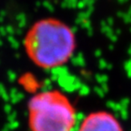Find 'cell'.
Segmentation results:
<instances>
[{"mask_svg": "<svg viewBox=\"0 0 131 131\" xmlns=\"http://www.w3.org/2000/svg\"><path fill=\"white\" fill-rule=\"evenodd\" d=\"M78 131H123V128L112 114L97 111L85 117Z\"/></svg>", "mask_w": 131, "mask_h": 131, "instance_id": "cell-3", "label": "cell"}, {"mask_svg": "<svg viewBox=\"0 0 131 131\" xmlns=\"http://www.w3.org/2000/svg\"><path fill=\"white\" fill-rule=\"evenodd\" d=\"M76 47L73 31L64 22L54 18L33 25L25 38V48L35 65L50 69L64 65Z\"/></svg>", "mask_w": 131, "mask_h": 131, "instance_id": "cell-1", "label": "cell"}, {"mask_svg": "<svg viewBox=\"0 0 131 131\" xmlns=\"http://www.w3.org/2000/svg\"><path fill=\"white\" fill-rule=\"evenodd\" d=\"M76 109L67 96L57 90L36 94L28 103L31 131H72Z\"/></svg>", "mask_w": 131, "mask_h": 131, "instance_id": "cell-2", "label": "cell"}]
</instances>
